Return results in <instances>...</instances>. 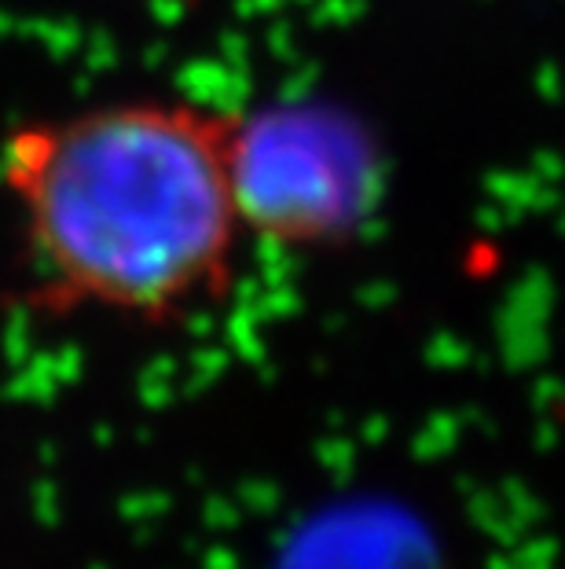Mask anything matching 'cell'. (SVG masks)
Segmentation results:
<instances>
[{"label": "cell", "instance_id": "cell-1", "mask_svg": "<svg viewBox=\"0 0 565 569\" xmlns=\"http://www.w3.org/2000/svg\"><path fill=\"white\" fill-rule=\"evenodd\" d=\"M0 177L59 309L170 323L235 283L250 239L235 114L122 100L44 118L11 132Z\"/></svg>", "mask_w": 565, "mask_h": 569}, {"label": "cell", "instance_id": "cell-2", "mask_svg": "<svg viewBox=\"0 0 565 569\" xmlns=\"http://www.w3.org/2000/svg\"><path fill=\"white\" fill-rule=\"evenodd\" d=\"M235 166L250 239L320 247L353 232L367 206L356 137L334 114H235Z\"/></svg>", "mask_w": 565, "mask_h": 569}]
</instances>
